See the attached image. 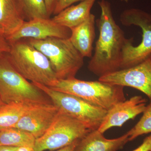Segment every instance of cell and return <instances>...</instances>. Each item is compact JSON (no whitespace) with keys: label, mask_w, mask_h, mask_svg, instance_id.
<instances>
[{"label":"cell","mask_w":151,"mask_h":151,"mask_svg":"<svg viewBox=\"0 0 151 151\" xmlns=\"http://www.w3.org/2000/svg\"><path fill=\"white\" fill-rule=\"evenodd\" d=\"M98 3L101 14L96 23L99 36L88 68L100 77L120 70L127 38L113 18L111 3L107 0H101Z\"/></svg>","instance_id":"6da1fadb"},{"label":"cell","mask_w":151,"mask_h":151,"mask_svg":"<svg viewBox=\"0 0 151 151\" xmlns=\"http://www.w3.org/2000/svg\"><path fill=\"white\" fill-rule=\"evenodd\" d=\"M9 59L21 75L31 82L48 87L58 80L47 57L33 46L27 39L10 43Z\"/></svg>","instance_id":"7a4b0ae2"},{"label":"cell","mask_w":151,"mask_h":151,"mask_svg":"<svg viewBox=\"0 0 151 151\" xmlns=\"http://www.w3.org/2000/svg\"><path fill=\"white\" fill-rule=\"evenodd\" d=\"M50 88L72 94L107 111L117 103L126 100L124 86L99 80L84 81L75 78L58 79Z\"/></svg>","instance_id":"3957f363"},{"label":"cell","mask_w":151,"mask_h":151,"mask_svg":"<svg viewBox=\"0 0 151 151\" xmlns=\"http://www.w3.org/2000/svg\"><path fill=\"white\" fill-rule=\"evenodd\" d=\"M7 53L0 56V98L3 103H52L44 92L17 71Z\"/></svg>","instance_id":"277c9868"},{"label":"cell","mask_w":151,"mask_h":151,"mask_svg":"<svg viewBox=\"0 0 151 151\" xmlns=\"http://www.w3.org/2000/svg\"><path fill=\"white\" fill-rule=\"evenodd\" d=\"M27 39L47 57L58 79L75 78L84 65V58L69 39L49 37L44 40Z\"/></svg>","instance_id":"5b68a950"},{"label":"cell","mask_w":151,"mask_h":151,"mask_svg":"<svg viewBox=\"0 0 151 151\" xmlns=\"http://www.w3.org/2000/svg\"><path fill=\"white\" fill-rule=\"evenodd\" d=\"M120 21L123 25L137 26L142 29V40L133 45V38L127 39L122 50L120 69L133 67L151 55V14L140 9H127L122 12Z\"/></svg>","instance_id":"8992f818"},{"label":"cell","mask_w":151,"mask_h":151,"mask_svg":"<svg viewBox=\"0 0 151 151\" xmlns=\"http://www.w3.org/2000/svg\"><path fill=\"white\" fill-rule=\"evenodd\" d=\"M32 83L47 95L59 111L81 122L92 131L98 129L108 112L72 94L56 91L39 83Z\"/></svg>","instance_id":"52a82bcc"},{"label":"cell","mask_w":151,"mask_h":151,"mask_svg":"<svg viewBox=\"0 0 151 151\" xmlns=\"http://www.w3.org/2000/svg\"><path fill=\"white\" fill-rule=\"evenodd\" d=\"M92 130L71 116L59 111L44 134L36 140L35 151H55L80 140Z\"/></svg>","instance_id":"ba28073f"},{"label":"cell","mask_w":151,"mask_h":151,"mask_svg":"<svg viewBox=\"0 0 151 151\" xmlns=\"http://www.w3.org/2000/svg\"><path fill=\"white\" fill-rule=\"evenodd\" d=\"M98 80L137 89L146 94L151 103V55L137 65L101 76Z\"/></svg>","instance_id":"9c48e42d"},{"label":"cell","mask_w":151,"mask_h":151,"mask_svg":"<svg viewBox=\"0 0 151 151\" xmlns=\"http://www.w3.org/2000/svg\"><path fill=\"white\" fill-rule=\"evenodd\" d=\"M71 33V30L56 23L51 18H37L25 21L18 30L7 39L10 43L23 39H69Z\"/></svg>","instance_id":"30bf717a"},{"label":"cell","mask_w":151,"mask_h":151,"mask_svg":"<svg viewBox=\"0 0 151 151\" xmlns=\"http://www.w3.org/2000/svg\"><path fill=\"white\" fill-rule=\"evenodd\" d=\"M58 112L52 103L37 104L25 113L14 128L29 132L37 139L49 129Z\"/></svg>","instance_id":"8fae6325"},{"label":"cell","mask_w":151,"mask_h":151,"mask_svg":"<svg viewBox=\"0 0 151 151\" xmlns=\"http://www.w3.org/2000/svg\"><path fill=\"white\" fill-rule=\"evenodd\" d=\"M147 103V100L139 95L117 103L108 111L98 131L104 134L113 127H122L127 121L143 113Z\"/></svg>","instance_id":"7c38bea8"},{"label":"cell","mask_w":151,"mask_h":151,"mask_svg":"<svg viewBox=\"0 0 151 151\" xmlns=\"http://www.w3.org/2000/svg\"><path fill=\"white\" fill-rule=\"evenodd\" d=\"M129 142L127 133L116 139H107L98 129L93 130L79 141L74 151H118Z\"/></svg>","instance_id":"4fadbf2b"},{"label":"cell","mask_w":151,"mask_h":151,"mask_svg":"<svg viewBox=\"0 0 151 151\" xmlns=\"http://www.w3.org/2000/svg\"><path fill=\"white\" fill-rule=\"evenodd\" d=\"M95 17L91 14L84 22L71 30L69 40L83 57L91 58L95 37Z\"/></svg>","instance_id":"5bb4252c"},{"label":"cell","mask_w":151,"mask_h":151,"mask_svg":"<svg viewBox=\"0 0 151 151\" xmlns=\"http://www.w3.org/2000/svg\"><path fill=\"white\" fill-rule=\"evenodd\" d=\"M25 21L18 0H0V31L6 37L15 32Z\"/></svg>","instance_id":"9a60e30c"},{"label":"cell","mask_w":151,"mask_h":151,"mask_svg":"<svg viewBox=\"0 0 151 151\" xmlns=\"http://www.w3.org/2000/svg\"><path fill=\"white\" fill-rule=\"evenodd\" d=\"M96 0H84L76 5L68 7L52 19L56 23L71 29L86 21L90 15Z\"/></svg>","instance_id":"2e32d148"},{"label":"cell","mask_w":151,"mask_h":151,"mask_svg":"<svg viewBox=\"0 0 151 151\" xmlns=\"http://www.w3.org/2000/svg\"><path fill=\"white\" fill-rule=\"evenodd\" d=\"M37 104H40L12 103L4 104L0 108V132L14 128L25 113Z\"/></svg>","instance_id":"e0dca14e"},{"label":"cell","mask_w":151,"mask_h":151,"mask_svg":"<svg viewBox=\"0 0 151 151\" xmlns=\"http://www.w3.org/2000/svg\"><path fill=\"white\" fill-rule=\"evenodd\" d=\"M36 140L30 133L18 128H9L0 132V146L34 147Z\"/></svg>","instance_id":"ac0fdd59"},{"label":"cell","mask_w":151,"mask_h":151,"mask_svg":"<svg viewBox=\"0 0 151 151\" xmlns=\"http://www.w3.org/2000/svg\"><path fill=\"white\" fill-rule=\"evenodd\" d=\"M25 21L37 18L50 19L44 0H18Z\"/></svg>","instance_id":"d6986e66"},{"label":"cell","mask_w":151,"mask_h":151,"mask_svg":"<svg viewBox=\"0 0 151 151\" xmlns=\"http://www.w3.org/2000/svg\"><path fill=\"white\" fill-rule=\"evenodd\" d=\"M151 133V103L147 105L139 121L127 133L129 142L133 141L141 135Z\"/></svg>","instance_id":"ffe728a7"},{"label":"cell","mask_w":151,"mask_h":151,"mask_svg":"<svg viewBox=\"0 0 151 151\" xmlns=\"http://www.w3.org/2000/svg\"><path fill=\"white\" fill-rule=\"evenodd\" d=\"M83 1L84 0H59L53 15H55L57 14L68 7L72 5L74 3Z\"/></svg>","instance_id":"44dd1931"},{"label":"cell","mask_w":151,"mask_h":151,"mask_svg":"<svg viewBox=\"0 0 151 151\" xmlns=\"http://www.w3.org/2000/svg\"><path fill=\"white\" fill-rule=\"evenodd\" d=\"M10 48V43L7 37L0 31V56L3 54L9 53Z\"/></svg>","instance_id":"7402d4cb"},{"label":"cell","mask_w":151,"mask_h":151,"mask_svg":"<svg viewBox=\"0 0 151 151\" xmlns=\"http://www.w3.org/2000/svg\"><path fill=\"white\" fill-rule=\"evenodd\" d=\"M132 151H151V134L145 138L140 145Z\"/></svg>","instance_id":"603a6c76"},{"label":"cell","mask_w":151,"mask_h":151,"mask_svg":"<svg viewBox=\"0 0 151 151\" xmlns=\"http://www.w3.org/2000/svg\"><path fill=\"white\" fill-rule=\"evenodd\" d=\"M59 0H44L49 16L53 15Z\"/></svg>","instance_id":"cb8c5ba5"},{"label":"cell","mask_w":151,"mask_h":151,"mask_svg":"<svg viewBox=\"0 0 151 151\" xmlns=\"http://www.w3.org/2000/svg\"><path fill=\"white\" fill-rule=\"evenodd\" d=\"M79 141H75L74 142L72 143V144H70L69 145L57 150L55 151H74Z\"/></svg>","instance_id":"d4e9b609"},{"label":"cell","mask_w":151,"mask_h":151,"mask_svg":"<svg viewBox=\"0 0 151 151\" xmlns=\"http://www.w3.org/2000/svg\"><path fill=\"white\" fill-rule=\"evenodd\" d=\"M15 151H35V150L32 147H17Z\"/></svg>","instance_id":"484cf974"},{"label":"cell","mask_w":151,"mask_h":151,"mask_svg":"<svg viewBox=\"0 0 151 151\" xmlns=\"http://www.w3.org/2000/svg\"><path fill=\"white\" fill-rule=\"evenodd\" d=\"M17 147L0 146V151H15Z\"/></svg>","instance_id":"4316f807"},{"label":"cell","mask_w":151,"mask_h":151,"mask_svg":"<svg viewBox=\"0 0 151 151\" xmlns=\"http://www.w3.org/2000/svg\"><path fill=\"white\" fill-rule=\"evenodd\" d=\"M4 103H3V101H2V100H1V98H0V108H1L4 105Z\"/></svg>","instance_id":"83f0119b"},{"label":"cell","mask_w":151,"mask_h":151,"mask_svg":"<svg viewBox=\"0 0 151 151\" xmlns=\"http://www.w3.org/2000/svg\"><path fill=\"white\" fill-rule=\"evenodd\" d=\"M122 1L125 2L127 3L130 1H132V0H121Z\"/></svg>","instance_id":"f1b7e54d"}]
</instances>
